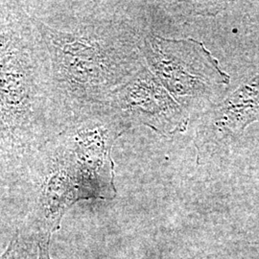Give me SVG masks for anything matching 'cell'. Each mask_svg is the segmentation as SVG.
<instances>
[{"instance_id": "6da1fadb", "label": "cell", "mask_w": 259, "mask_h": 259, "mask_svg": "<svg viewBox=\"0 0 259 259\" xmlns=\"http://www.w3.org/2000/svg\"><path fill=\"white\" fill-rule=\"evenodd\" d=\"M47 52L65 126L100 111L145 67L143 37L108 3L23 1Z\"/></svg>"}, {"instance_id": "7a4b0ae2", "label": "cell", "mask_w": 259, "mask_h": 259, "mask_svg": "<svg viewBox=\"0 0 259 259\" xmlns=\"http://www.w3.org/2000/svg\"><path fill=\"white\" fill-rule=\"evenodd\" d=\"M65 124L23 1H0V161L22 168Z\"/></svg>"}, {"instance_id": "3957f363", "label": "cell", "mask_w": 259, "mask_h": 259, "mask_svg": "<svg viewBox=\"0 0 259 259\" xmlns=\"http://www.w3.org/2000/svg\"><path fill=\"white\" fill-rule=\"evenodd\" d=\"M125 133L104 112L69 122L24 167L37 174L30 220L24 224L37 237L52 236L76 203L116 197L111 149Z\"/></svg>"}, {"instance_id": "277c9868", "label": "cell", "mask_w": 259, "mask_h": 259, "mask_svg": "<svg viewBox=\"0 0 259 259\" xmlns=\"http://www.w3.org/2000/svg\"><path fill=\"white\" fill-rule=\"evenodd\" d=\"M146 67L189 114L208 107L219 88L230 83L216 58L193 38L143 36L140 45Z\"/></svg>"}, {"instance_id": "5b68a950", "label": "cell", "mask_w": 259, "mask_h": 259, "mask_svg": "<svg viewBox=\"0 0 259 259\" xmlns=\"http://www.w3.org/2000/svg\"><path fill=\"white\" fill-rule=\"evenodd\" d=\"M125 130L140 125L171 137L187 129L189 114L145 66L111 95L103 108Z\"/></svg>"}, {"instance_id": "8992f818", "label": "cell", "mask_w": 259, "mask_h": 259, "mask_svg": "<svg viewBox=\"0 0 259 259\" xmlns=\"http://www.w3.org/2000/svg\"><path fill=\"white\" fill-rule=\"evenodd\" d=\"M256 120H259V73L215 109L213 125L216 133L224 138L241 134Z\"/></svg>"}, {"instance_id": "52a82bcc", "label": "cell", "mask_w": 259, "mask_h": 259, "mask_svg": "<svg viewBox=\"0 0 259 259\" xmlns=\"http://www.w3.org/2000/svg\"><path fill=\"white\" fill-rule=\"evenodd\" d=\"M37 247V238L24 227L15 232L0 259H29Z\"/></svg>"}, {"instance_id": "ba28073f", "label": "cell", "mask_w": 259, "mask_h": 259, "mask_svg": "<svg viewBox=\"0 0 259 259\" xmlns=\"http://www.w3.org/2000/svg\"><path fill=\"white\" fill-rule=\"evenodd\" d=\"M50 236H40L37 238V251L35 259H51L50 256Z\"/></svg>"}]
</instances>
